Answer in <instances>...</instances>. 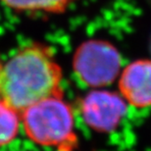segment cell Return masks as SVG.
Instances as JSON below:
<instances>
[{"instance_id": "cell-1", "label": "cell", "mask_w": 151, "mask_h": 151, "mask_svg": "<svg viewBox=\"0 0 151 151\" xmlns=\"http://www.w3.org/2000/svg\"><path fill=\"white\" fill-rule=\"evenodd\" d=\"M63 70L51 48L31 43L6 63L0 77V97L20 112L50 96L61 94Z\"/></svg>"}, {"instance_id": "cell-2", "label": "cell", "mask_w": 151, "mask_h": 151, "mask_svg": "<svg viewBox=\"0 0 151 151\" xmlns=\"http://www.w3.org/2000/svg\"><path fill=\"white\" fill-rule=\"evenodd\" d=\"M22 127L29 140L57 151H75L78 140L74 112L63 93L31 105L21 112Z\"/></svg>"}, {"instance_id": "cell-3", "label": "cell", "mask_w": 151, "mask_h": 151, "mask_svg": "<svg viewBox=\"0 0 151 151\" xmlns=\"http://www.w3.org/2000/svg\"><path fill=\"white\" fill-rule=\"evenodd\" d=\"M121 55L113 44L104 40H88L76 51L73 68L86 86L94 88L109 86L121 74Z\"/></svg>"}, {"instance_id": "cell-4", "label": "cell", "mask_w": 151, "mask_h": 151, "mask_svg": "<svg viewBox=\"0 0 151 151\" xmlns=\"http://www.w3.org/2000/svg\"><path fill=\"white\" fill-rule=\"evenodd\" d=\"M127 101L121 94L94 89L81 103V117L90 129L100 132L115 131L127 113Z\"/></svg>"}, {"instance_id": "cell-5", "label": "cell", "mask_w": 151, "mask_h": 151, "mask_svg": "<svg viewBox=\"0 0 151 151\" xmlns=\"http://www.w3.org/2000/svg\"><path fill=\"white\" fill-rule=\"evenodd\" d=\"M119 88L127 103L137 108L151 106V60H137L120 74Z\"/></svg>"}, {"instance_id": "cell-6", "label": "cell", "mask_w": 151, "mask_h": 151, "mask_svg": "<svg viewBox=\"0 0 151 151\" xmlns=\"http://www.w3.org/2000/svg\"><path fill=\"white\" fill-rule=\"evenodd\" d=\"M21 126V112L0 97V148L16 139Z\"/></svg>"}, {"instance_id": "cell-7", "label": "cell", "mask_w": 151, "mask_h": 151, "mask_svg": "<svg viewBox=\"0 0 151 151\" xmlns=\"http://www.w3.org/2000/svg\"><path fill=\"white\" fill-rule=\"evenodd\" d=\"M74 0H0L3 5L18 12L62 13Z\"/></svg>"}, {"instance_id": "cell-8", "label": "cell", "mask_w": 151, "mask_h": 151, "mask_svg": "<svg viewBox=\"0 0 151 151\" xmlns=\"http://www.w3.org/2000/svg\"><path fill=\"white\" fill-rule=\"evenodd\" d=\"M2 65H3V63L0 61V77H1V70H2Z\"/></svg>"}]
</instances>
